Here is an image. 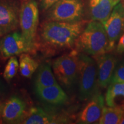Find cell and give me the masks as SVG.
Returning a JSON list of instances; mask_svg holds the SVG:
<instances>
[{
	"label": "cell",
	"mask_w": 124,
	"mask_h": 124,
	"mask_svg": "<svg viewBox=\"0 0 124 124\" xmlns=\"http://www.w3.org/2000/svg\"><path fill=\"white\" fill-rule=\"evenodd\" d=\"M86 21L74 22L48 21L43 23L39 32V39L43 46L52 49H70L84 29Z\"/></svg>",
	"instance_id": "6da1fadb"
},
{
	"label": "cell",
	"mask_w": 124,
	"mask_h": 124,
	"mask_svg": "<svg viewBox=\"0 0 124 124\" xmlns=\"http://www.w3.org/2000/svg\"><path fill=\"white\" fill-rule=\"evenodd\" d=\"M78 52L96 56L108 52V40L104 25L98 21L90 22L75 44Z\"/></svg>",
	"instance_id": "7a4b0ae2"
},
{
	"label": "cell",
	"mask_w": 124,
	"mask_h": 124,
	"mask_svg": "<svg viewBox=\"0 0 124 124\" xmlns=\"http://www.w3.org/2000/svg\"><path fill=\"white\" fill-rule=\"evenodd\" d=\"M79 97L80 100L84 101L97 93V65L94 59L85 54H79Z\"/></svg>",
	"instance_id": "3957f363"
},
{
	"label": "cell",
	"mask_w": 124,
	"mask_h": 124,
	"mask_svg": "<svg viewBox=\"0 0 124 124\" xmlns=\"http://www.w3.org/2000/svg\"><path fill=\"white\" fill-rule=\"evenodd\" d=\"M52 67L59 82L67 88L71 87L78 79L79 52L74 50L70 54L59 57L54 60Z\"/></svg>",
	"instance_id": "277c9868"
},
{
	"label": "cell",
	"mask_w": 124,
	"mask_h": 124,
	"mask_svg": "<svg viewBox=\"0 0 124 124\" xmlns=\"http://www.w3.org/2000/svg\"><path fill=\"white\" fill-rule=\"evenodd\" d=\"M39 17L38 2L35 0H23L20 9V27L21 32L29 42L36 46Z\"/></svg>",
	"instance_id": "5b68a950"
},
{
	"label": "cell",
	"mask_w": 124,
	"mask_h": 124,
	"mask_svg": "<svg viewBox=\"0 0 124 124\" xmlns=\"http://www.w3.org/2000/svg\"><path fill=\"white\" fill-rule=\"evenodd\" d=\"M83 12L81 0H59L47 10L48 21L74 22L79 21Z\"/></svg>",
	"instance_id": "8992f818"
},
{
	"label": "cell",
	"mask_w": 124,
	"mask_h": 124,
	"mask_svg": "<svg viewBox=\"0 0 124 124\" xmlns=\"http://www.w3.org/2000/svg\"><path fill=\"white\" fill-rule=\"evenodd\" d=\"M36 46L28 41L22 32H12L0 40V56L8 59L23 53L32 52Z\"/></svg>",
	"instance_id": "52a82bcc"
},
{
	"label": "cell",
	"mask_w": 124,
	"mask_h": 124,
	"mask_svg": "<svg viewBox=\"0 0 124 124\" xmlns=\"http://www.w3.org/2000/svg\"><path fill=\"white\" fill-rule=\"evenodd\" d=\"M20 9L15 0H0V38L18 28Z\"/></svg>",
	"instance_id": "ba28073f"
},
{
	"label": "cell",
	"mask_w": 124,
	"mask_h": 124,
	"mask_svg": "<svg viewBox=\"0 0 124 124\" xmlns=\"http://www.w3.org/2000/svg\"><path fill=\"white\" fill-rule=\"evenodd\" d=\"M108 40V52L112 51L118 39L124 32V6L119 2L108 19L103 23Z\"/></svg>",
	"instance_id": "9c48e42d"
},
{
	"label": "cell",
	"mask_w": 124,
	"mask_h": 124,
	"mask_svg": "<svg viewBox=\"0 0 124 124\" xmlns=\"http://www.w3.org/2000/svg\"><path fill=\"white\" fill-rule=\"evenodd\" d=\"M27 112L26 103L17 96L0 102V120L5 123H21Z\"/></svg>",
	"instance_id": "30bf717a"
},
{
	"label": "cell",
	"mask_w": 124,
	"mask_h": 124,
	"mask_svg": "<svg viewBox=\"0 0 124 124\" xmlns=\"http://www.w3.org/2000/svg\"><path fill=\"white\" fill-rule=\"evenodd\" d=\"M94 57L97 65L98 85L106 88L110 83L118 60L114 55L108 53Z\"/></svg>",
	"instance_id": "8fae6325"
},
{
	"label": "cell",
	"mask_w": 124,
	"mask_h": 124,
	"mask_svg": "<svg viewBox=\"0 0 124 124\" xmlns=\"http://www.w3.org/2000/svg\"><path fill=\"white\" fill-rule=\"evenodd\" d=\"M105 101L103 96L97 93L91 98L86 106L79 113L77 123L90 124L99 121L104 108Z\"/></svg>",
	"instance_id": "7c38bea8"
},
{
	"label": "cell",
	"mask_w": 124,
	"mask_h": 124,
	"mask_svg": "<svg viewBox=\"0 0 124 124\" xmlns=\"http://www.w3.org/2000/svg\"><path fill=\"white\" fill-rule=\"evenodd\" d=\"M68 122L69 120L66 117L52 114L40 107H33L27 111L21 124H53Z\"/></svg>",
	"instance_id": "4fadbf2b"
},
{
	"label": "cell",
	"mask_w": 124,
	"mask_h": 124,
	"mask_svg": "<svg viewBox=\"0 0 124 124\" xmlns=\"http://www.w3.org/2000/svg\"><path fill=\"white\" fill-rule=\"evenodd\" d=\"M120 0H89V9L93 20L103 24L110 16Z\"/></svg>",
	"instance_id": "5bb4252c"
},
{
	"label": "cell",
	"mask_w": 124,
	"mask_h": 124,
	"mask_svg": "<svg viewBox=\"0 0 124 124\" xmlns=\"http://www.w3.org/2000/svg\"><path fill=\"white\" fill-rule=\"evenodd\" d=\"M35 91L40 100L51 105H63L69 100L67 94L58 83L51 86L36 88Z\"/></svg>",
	"instance_id": "9a60e30c"
},
{
	"label": "cell",
	"mask_w": 124,
	"mask_h": 124,
	"mask_svg": "<svg viewBox=\"0 0 124 124\" xmlns=\"http://www.w3.org/2000/svg\"><path fill=\"white\" fill-rule=\"evenodd\" d=\"M105 101L108 106L124 105V82L110 83L105 95Z\"/></svg>",
	"instance_id": "2e32d148"
},
{
	"label": "cell",
	"mask_w": 124,
	"mask_h": 124,
	"mask_svg": "<svg viewBox=\"0 0 124 124\" xmlns=\"http://www.w3.org/2000/svg\"><path fill=\"white\" fill-rule=\"evenodd\" d=\"M58 84L49 65L43 64L39 67L35 79V89Z\"/></svg>",
	"instance_id": "e0dca14e"
},
{
	"label": "cell",
	"mask_w": 124,
	"mask_h": 124,
	"mask_svg": "<svg viewBox=\"0 0 124 124\" xmlns=\"http://www.w3.org/2000/svg\"><path fill=\"white\" fill-rule=\"evenodd\" d=\"M124 112V105L105 107L102 110L101 117L99 120L100 124H119Z\"/></svg>",
	"instance_id": "ac0fdd59"
},
{
	"label": "cell",
	"mask_w": 124,
	"mask_h": 124,
	"mask_svg": "<svg viewBox=\"0 0 124 124\" xmlns=\"http://www.w3.org/2000/svg\"><path fill=\"white\" fill-rule=\"evenodd\" d=\"M39 67L38 63L27 54L23 53L19 59L20 74L25 78H30Z\"/></svg>",
	"instance_id": "d6986e66"
},
{
	"label": "cell",
	"mask_w": 124,
	"mask_h": 124,
	"mask_svg": "<svg viewBox=\"0 0 124 124\" xmlns=\"http://www.w3.org/2000/svg\"><path fill=\"white\" fill-rule=\"evenodd\" d=\"M19 69V62L15 56L10 57L8 62L5 68L4 74V79L7 81H9L16 75L18 70Z\"/></svg>",
	"instance_id": "ffe728a7"
},
{
	"label": "cell",
	"mask_w": 124,
	"mask_h": 124,
	"mask_svg": "<svg viewBox=\"0 0 124 124\" xmlns=\"http://www.w3.org/2000/svg\"><path fill=\"white\" fill-rule=\"evenodd\" d=\"M124 82V62H118L111 78L110 83Z\"/></svg>",
	"instance_id": "44dd1931"
},
{
	"label": "cell",
	"mask_w": 124,
	"mask_h": 124,
	"mask_svg": "<svg viewBox=\"0 0 124 124\" xmlns=\"http://www.w3.org/2000/svg\"><path fill=\"white\" fill-rule=\"evenodd\" d=\"M59 0H40V7L43 10H47Z\"/></svg>",
	"instance_id": "7402d4cb"
},
{
	"label": "cell",
	"mask_w": 124,
	"mask_h": 124,
	"mask_svg": "<svg viewBox=\"0 0 124 124\" xmlns=\"http://www.w3.org/2000/svg\"><path fill=\"white\" fill-rule=\"evenodd\" d=\"M117 52L119 54H124V33L121 36L117 46Z\"/></svg>",
	"instance_id": "603a6c76"
},
{
	"label": "cell",
	"mask_w": 124,
	"mask_h": 124,
	"mask_svg": "<svg viewBox=\"0 0 124 124\" xmlns=\"http://www.w3.org/2000/svg\"><path fill=\"white\" fill-rule=\"evenodd\" d=\"M119 124H124V112L123 113V114H122L121 119L120 122V123H119Z\"/></svg>",
	"instance_id": "cb8c5ba5"
},
{
	"label": "cell",
	"mask_w": 124,
	"mask_h": 124,
	"mask_svg": "<svg viewBox=\"0 0 124 124\" xmlns=\"http://www.w3.org/2000/svg\"><path fill=\"white\" fill-rule=\"evenodd\" d=\"M1 96H2V90H1V87H0V101H1ZM0 102H1V101H0Z\"/></svg>",
	"instance_id": "d4e9b609"
},
{
	"label": "cell",
	"mask_w": 124,
	"mask_h": 124,
	"mask_svg": "<svg viewBox=\"0 0 124 124\" xmlns=\"http://www.w3.org/2000/svg\"><path fill=\"white\" fill-rule=\"evenodd\" d=\"M122 61L124 62V56H123V60H122Z\"/></svg>",
	"instance_id": "484cf974"
},
{
	"label": "cell",
	"mask_w": 124,
	"mask_h": 124,
	"mask_svg": "<svg viewBox=\"0 0 124 124\" xmlns=\"http://www.w3.org/2000/svg\"><path fill=\"white\" fill-rule=\"evenodd\" d=\"M122 1H124V0H122Z\"/></svg>",
	"instance_id": "4316f807"
},
{
	"label": "cell",
	"mask_w": 124,
	"mask_h": 124,
	"mask_svg": "<svg viewBox=\"0 0 124 124\" xmlns=\"http://www.w3.org/2000/svg\"><path fill=\"white\" fill-rule=\"evenodd\" d=\"M22 1H23V0H22Z\"/></svg>",
	"instance_id": "83f0119b"
}]
</instances>
